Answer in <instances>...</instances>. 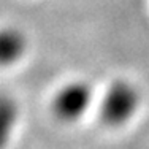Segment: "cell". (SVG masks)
<instances>
[{
	"instance_id": "6da1fadb",
	"label": "cell",
	"mask_w": 149,
	"mask_h": 149,
	"mask_svg": "<svg viewBox=\"0 0 149 149\" xmlns=\"http://www.w3.org/2000/svg\"><path fill=\"white\" fill-rule=\"evenodd\" d=\"M92 102V89L89 84L74 81L60 87L52 98V113L65 124L76 122L83 118Z\"/></svg>"
},
{
	"instance_id": "7a4b0ae2",
	"label": "cell",
	"mask_w": 149,
	"mask_h": 149,
	"mask_svg": "<svg viewBox=\"0 0 149 149\" xmlns=\"http://www.w3.org/2000/svg\"><path fill=\"white\" fill-rule=\"evenodd\" d=\"M138 95L127 83H114L102 100L100 114L108 125H120L127 122L136 109Z\"/></svg>"
},
{
	"instance_id": "3957f363",
	"label": "cell",
	"mask_w": 149,
	"mask_h": 149,
	"mask_svg": "<svg viewBox=\"0 0 149 149\" xmlns=\"http://www.w3.org/2000/svg\"><path fill=\"white\" fill-rule=\"evenodd\" d=\"M26 37L16 29L0 30V67L17 62L26 52Z\"/></svg>"
},
{
	"instance_id": "277c9868",
	"label": "cell",
	"mask_w": 149,
	"mask_h": 149,
	"mask_svg": "<svg viewBox=\"0 0 149 149\" xmlns=\"http://www.w3.org/2000/svg\"><path fill=\"white\" fill-rule=\"evenodd\" d=\"M19 109L16 102L5 94H0V149L8 146L16 129Z\"/></svg>"
}]
</instances>
